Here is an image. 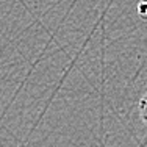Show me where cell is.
I'll list each match as a JSON object with an SVG mask.
<instances>
[{
    "label": "cell",
    "mask_w": 147,
    "mask_h": 147,
    "mask_svg": "<svg viewBox=\"0 0 147 147\" xmlns=\"http://www.w3.org/2000/svg\"><path fill=\"white\" fill-rule=\"evenodd\" d=\"M139 116H141L142 122L147 125V91L141 97V100H139Z\"/></svg>",
    "instance_id": "1"
}]
</instances>
